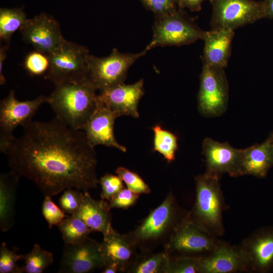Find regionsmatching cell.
<instances>
[{
    "instance_id": "1",
    "label": "cell",
    "mask_w": 273,
    "mask_h": 273,
    "mask_svg": "<svg viewBox=\"0 0 273 273\" xmlns=\"http://www.w3.org/2000/svg\"><path fill=\"white\" fill-rule=\"evenodd\" d=\"M23 128L21 136L0 148L11 170L32 181L44 196L69 188L85 192L97 188L96 153L83 130L56 117L32 121Z\"/></svg>"
},
{
    "instance_id": "2",
    "label": "cell",
    "mask_w": 273,
    "mask_h": 273,
    "mask_svg": "<svg viewBox=\"0 0 273 273\" xmlns=\"http://www.w3.org/2000/svg\"><path fill=\"white\" fill-rule=\"evenodd\" d=\"M55 85L48 103L56 117L72 129L83 130L98 107L96 89L85 79Z\"/></svg>"
},
{
    "instance_id": "3",
    "label": "cell",
    "mask_w": 273,
    "mask_h": 273,
    "mask_svg": "<svg viewBox=\"0 0 273 273\" xmlns=\"http://www.w3.org/2000/svg\"><path fill=\"white\" fill-rule=\"evenodd\" d=\"M219 178L206 173L195 178L196 197L188 215L215 236L224 232L222 211L224 202Z\"/></svg>"
},
{
    "instance_id": "4",
    "label": "cell",
    "mask_w": 273,
    "mask_h": 273,
    "mask_svg": "<svg viewBox=\"0 0 273 273\" xmlns=\"http://www.w3.org/2000/svg\"><path fill=\"white\" fill-rule=\"evenodd\" d=\"M153 35L145 49L165 46H181L203 39L202 30L181 10L155 16L152 27Z\"/></svg>"
},
{
    "instance_id": "5",
    "label": "cell",
    "mask_w": 273,
    "mask_h": 273,
    "mask_svg": "<svg viewBox=\"0 0 273 273\" xmlns=\"http://www.w3.org/2000/svg\"><path fill=\"white\" fill-rule=\"evenodd\" d=\"M147 52L122 53L114 48L106 57L89 54L85 79L100 91L123 83L130 66Z\"/></svg>"
},
{
    "instance_id": "6",
    "label": "cell",
    "mask_w": 273,
    "mask_h": 273,
    "mask_svg": "<svg viewBox=\"0 0 273 273\" xmlns=\"http://www.w3.org/2000/svg\"><path fill=\"white\" fill-rule=\"evenodd\" d=\"M89 55L85 47L65 39L49 54L50 68L44 77L54 84L84 80Z\"/></svg>"
},
{
    "instance_id": "7",
    "label": "cell",
    "mask_w": 273,
    "mask_h": 273,
    "mask_svg": "<svg viewBox=\"0 0 273 273\" xmlns=\"http://www.w3.org/2000/svg\"><path fill=\"white\" fill-rule=\"evenodd\" d=\"M215 237L187 215L172 229L164 250L170 256L208 253L219 243Z\"/></svg>"
},
{
    "instance_id": "8",
    "label": "cell",
    "mask_w": 273,
    "mask_h": 273,
    "mask_svg": "<svg viewBox=\"0 0 273 273\" xmlns=\"http://www.w3.org/2000/svg\"><path fill=\"white\" fill-rule=\"evenodd\" d=\"M211 29L234 30L263 18L265 13L263 1L212 0Z\"/></svg>"
},
{
    "instance_id": "9",
    "label": "cell",
    "mask_w": 273,
    "mask_h": 273,
    "mask_svg": "<svg viewBox=\"0 0 273 273\" xmlns=\"http://www.w3.org/2000/svg\"><path fill=\"white\" fill-rule=\"evenodd\" d=\"M228 97L224 69L203 63L197 97L199 112L207 117L221 115L226 108Z\"/></svg>"
},
{
    "instance_id": "10",
    "label": "cell",
    "mask_w": 273,
    "mask_h": 273,
    "mask_svg": "<svg viewBox=\"0 0 273 273\" xmlns=\"http://www.w3.org/2000/svg\"><path fill=\"white\" fill-rule=\"evenodd\" d=\"M48 101L49 96L44 95L21 101L16 98L15 91L11 90L0 103V147L14 136L13 131L18 126L24 127L32 121L39 108Z\"/></svg>"
},
{
    "instance_id": "11",
    "label": "cell",
    "mask_w": 273,
    "mask_h": 273,
    "mask_svg": "<svg viewBox=\"0 0 273 273\" xmlns=\"http://www.w3.org/2000/svg\"><path fill=\"white\" fill-rule=\"evenodd\" d=\"M176 216L174 199L171 193L145 218L130 235L138 247L155 243L172 230Z\"/></svg>"
},
{
    "instance_id": "12",
    "label": "cell",
    "mask_w": 273,
    "mask_h": 273,
    "mask_svg": "<svg viewBox=\"0 0 273 273\" xmlns=\"http://www.w3.org/2000/svg\"><path fill=\"white\" fill-rule=\"evenodd\" d=\"M19 30L26 43L47 54L58 48L65 39L58 22L44 13L27 18Z\"/></svg>"
},
{
    "instance_id": "13",
    "label": "cell",
    "mask_w": 273,
    "mask_h": 273,
    "mask_svg": "<svg viewBox=\"0 0 273 273\" xmlns=\"http://www.w3.org/2000/svg\"><path fill=\"white\" fill-rule=\"evenodd\" d=\"M100 243L87 237L76 244H64L59 273H87L104 267Z\"/></svg>"
},
{
    "instance_id": "14",
    "label": "cell",
    "mask_w": 273,
    "mask_h": 273,
    "mask_svg": "<svg viewBox=\"0 0 273 273\" xmlns=\"http://www.w3.org/2000/svg\"><path fill=\"white\" fill-rule=\"evenodd\" d=\"M144 94V80L142 79L133 84L123 82L101 90L97 95V101L117 118L129 116L138 118V104Z\"/></svg>"
},
{
    "instance_id": "15",
    "label": "cell",
    "mask_w": 273,
    "mask_h": 273,
    "mask_svg": "<svg viewBox=\"0 0 273 273\" xmlns=\"http://www.w3.org/2000/svg\"><path fill=\"white\" fill-rule=\"evenodd\" d=\"M206 170L210 175L220 178L225 173L238 176L242 149L232 147L228 143H220L206 138L202 144Z\"/></svg>"
},
{
    "instance_id": "16",
    "label": "cell",
    "mask_w": 273,
    "mask_h": 273,
    "mask_svg": "<svg viewBox=\"0 0 273 273\" xmlns=\"http://www.w3.org/2000/svg\"><path fill=\"white\" fill-rule=\"evenodd\" d=\"M137 247L130 234H120L111 225L103 235V240L100 243L105 266L114 264L119 272H127L139 256L136 251Z\"/></svg>"
},
{
    "instance_id": "17",
    "label": "cell",
    "mask_w": 273,
    "mask_h": 273,
    "mask_svg": "<svg viewBox=\"0 0 273 273\" xmlns=\"http://www.w3.org/2000/svg\"><path fill=\"white\" fill-rule=\"evenodd\" d=\"M240 247L249 270L267 273L273 270V226L256 231Z\"/></svg>"
},
{
    "instance_id": "18",
    "label": "cell",
    "mask_w": 273,
    "mask_h": 273,
    "mask_svg": "<svg viewBox=\"0 0 273 273\" xmlns=\"http://www.w3.org/2000/svg\"><path fill=\"white\" fill-rule=\"evenodd\" d=\"M200 273H231L249 270L240 247L219 242L207 255L199 256Z\"/></svg>"
},
{
    "instance_id": "19",
    "label": "cell",
    "mask_w": 273,
    "mask_h": 273,
    "mask_svg": "<svg viewBox=\"0 0 273 273\" xmlns=\"http://www.w3.org/2000/svg\"><path fill=\"white\" fill-rule=\"evenodd\" d=\"M116 118L109 109L98 102L96 110L83 129L93 147L103 145L126 152V148L118 143L114 135V124Z\"/></svg>"
},
{
    "instance_id": "20",
    "label": "cell",
    "mask_w": 273,
    "mask_h": 273,
    "mask_svg": "<svg viewBox=\"0 0 273 273\" xmlns=\"http://www.w3.org/2000/svg\"><path fill=\"white\" fill-rule=\"evenodd\" d=\"M234 30L225 28L205 31L202 61L211 66L224 69L231 56Z\"/></svg>"
},
{
    "instance_id": "21",
    "label": "cell",
    "mask_w": 273,
    "mask_h": 273,
    "mask_svg": "<svg viewBox=\"0 0 273 273\" xmlns=\"http://www.w3.org/2000/svg\"><path fill=\"white\" fill-rule=\"evenodd\" d=\"M273 166V141L268 138L261 144L242 149L239 176L265 177Z\"/></svg>"
},
{
    "instance_id": "22",
    "label": "cell",
    "mask_w": 273,
    "mask_h": 273,
    "mask_svg": "<svg viewBox=\"0 0 273 273\" xmlns=\"http://www.w3.org/2000/svg\"><path fill=\"white\" fill-rule=\"evenodd\" d=\"M83 203L74 214L82 220L94 232L105 234L111 225L112 216L109 203L94 199L88 191L83 192Z\"/></svg>"
},
{
    "instance_id": "23",
    "label": "cell",
    "mask_w": 273,
    "mask_h": 273,
    "mask_svg": "<svg viewBox=\"0 0 273 273\" xmlns=\"http://www.w3.org/2000/svg\"><path fill=\"white\" fill-rule=\"evenodd\" d=\"M20 178L12 170L0 176V229L3 232L10 230L15 223L16 192Z\"/></svg>"
},
{
    "instance_id": "24",
    "label": "cell",
    "mask_w": 273,
    "mask_h": 273,
    "mask_svg": "<svg viewBox=\"0 0 273 273\" xmlns=\"http://www.w3.org/2000/svg\"><path fill=\"white\" fill-rule=\"evenodd\" d=\"M170 261V256L165 250L138 256L127 272L169 273Z\"/></svg>"
},
{
    "instance_id": "25",
    "label": "cell",
    "mask_w": 273,
    "mask_h": 273,
    "mask_svg": "<svg viewBox=\"0 0 273 273\" xmlns=\"http://www.w3.org/2000/svg\"><path fill=\"white\" fill-rule=\"evenodd\" d=\"M64 244H76L85 240L94 231L80 218L68 215L57 225Z\"/></svg>"
},
{
    "instance_id": "26",
    "label": "cell",
    "mask_w": 273,
    "mask_h": 273,
    "mask_svg": "<svg viewBox=\"0 0 273 273\" xmlns=\"http://www.w3.org/2000/svg\"><path fill=\"white\" fill-rule=\"evenodd\" d=\"M22 8L0 9V38L9 43L12 35L20 29L27 19Z\"/></svg>"
},
{
    "instance_id": "27",
    "label": "cell",
    "mask_w": 273,
    "mask_h": 273,
    "mask_svg": "<svg viewBox=\"0 0 273 273\" xmlns=\"http://www.w3.org/2000/svg\"><path fill=\"white\" fill-rule=\"evenodd\" d=\"M154 131L153 150L159 152L168 163L174 160L177 149V138L170 131L158 124L152 127Z\"/></svg>"
},
{
    "instance_id": "28",
    "label": "cell",
    "mask_w": 273,
    "mask_h": 273,
    "mask_svg": "<svg viewBox=\"0 0 273 273\" xmlns=\"http://www.w3.org/2000/svg\"><path fill=\"white\" fill-rule=\"evenodd\" d=\"M24 265L21 266L22 273H42L53 263V254L35 244L31 251L23 256Z\"/></svg>"
},
{
    "instance_id": "29",
    "label": "cell",
    "mask_w": 273,
    "mask_h": 273,
    "mask_svg": "<svg viewBox=\"0 0 273 273\" xmlns=\"http://www.w3.org/2000/svg\"><path fill=\"white\" fill-rule=\"evenodd\" d=\"M50 65L49 54L36 50L28 54L23 63L25 70L34 76H44L49 71Z\"/></svg>"
},
{
    "instance_id": "30",
    "label": "cell",
    "mask_w": 273,
    "mask_h": 273,
    "mask_svg": "<svg viewBox=\"0 0 273 273\" xmlns=\"http://www.w3.org/2000/svg\"><path fill=\"white\" fill-rule=\"evenodd\" d=\"M115 172L131 191L140 195L151 192L149 186L136 173L124 167H118Z\"/></svg>"
},
{
    "instance_id": "31",
    "label": "cell",
    "mask_w": 273,
    "mask_h": 273,
    "mask_svg": "<svg viewBox=\"0 0 273 273\" xmlns=\"http://www.w3.org/2000/svg\"><path fill=\"white\" fill-rule=\"evenodd\" d=\"M84 199V193L80 191L69 188L64 191L60 197L59 202L60 208L69 215H74L80 209Z\"/></svg>"
},
{
    "instance_id": "32",
    "label": "cell",
    "mask_w": 273,
    "mask_h": 273,
    "mask_svg": "<svg viewBox=\"0 0 273 273\" xmlns=\"http://www.w3.org/2000/svg\"><path fill=\"white\" fill-rule=\"evenodd\" d=\"M199 256H170L169 273H200Z\"/></svg>"
},
{
    "instance_id": "33",
    "label": "cell",
    "mask_w": 273,
    "mask_h": 273,
    "mask_svg": "<svg viewBox=\"0 0 273 273\" xmlns=\"http://www.w3.org/2000/svg\"><path fill=\"white\" fill-rule=\"evenodd\" d=\"M23 256L10 250L6 243H2L0 247V272L22 273L21 267L17 263L22 260Z\"/></svg>"
},
{
    "instance_id": "34",
    "label": "cell",
    "mask_w": 273,
    "mask_h": 273,
    "mask_svg": "<svg viewBox=\"0 0 273 273\" xmlns=\"http://www.w3.org/2000/svg\"><path fill=\"white\" fill-rule=\"evenodd\" d=\"M122 179L118 175L106 173L99 180L102 188L101 199L109 201L121 190L124 188Z\"/></svg>"
},
{
    "instance_id": "35",
    "label": "cell",
    "mask_w": 273,
    "mask_h": 273,
    "mask_svg": "<svg viewBox=\"0 0 273 273\" xmlns=\"http://www.w3.org/2000/svg\"><path fill=\"white\" fill-rule=\"evenodd\" d=\"M42 213L50 229L58 225L68 215L52 200L50 196H45L42 204Z\"/></svg>"
},
{
    "instance_id": "36",
    "label": "cell",
    "mask_w": 273,
    "mask_h": 273,
    "mask_svg": "<svg viewBox=\"0 0 273 273\" xmlns=\"http://www.w3.org/2000/svg\"><path fill=\"white\" fill-rule=\"evenodd\" d=\"M140 194L128 188H123L109 202L110 208L128 209L134 205L139 199Z\"/></svg>"
},
{
    "instance_id": "37",
    "label": "cell",
    "mask_w": 273,
    "mask_h": 273,
    "mask_svg": "<svg viewBox=\"0 0 273 273\" xmlns=\"http://www.w3.org/2000/svg\"><path fill=\"white\" fill-rule=\"evenodd\" d=\"M143 6L155 16L170 13L177 10L175 0H140Z\"/></svg>"
},
{
    "instance_id": "38",
    "label": "cell",
    "mask_w": 273,
    "mask_h": 273,
    "mask_svg": "<svg viewBox=\"0 0 273 273\" xmlns=\"http://www.w3.org/2000/svg\"><path fill=\"white\" fill-rule=\"evenodd\" d=\"M206 1L210 2L212 0H175V2L179 10L188 9L194 12L200 11L202 3Z\"/></svg>"
},
{
    "instance_id": "39",
    "label": "cell",
    "mask_w": 273,
    "mask_h": 273,
    "mask_svg": "<svg viewBox=\"0 0 273 273\" xmlns=\"http://www.w3.org/2000/svg\"><path fill=\"white\" fill-rule=\"evenodd\" d=\"M9 48V44L1 46L0 48V84H4L6 79L3 74V67L4 61L7 57V52Z\"/></svg>"
},
{
    "instance_id": "40",
    "label": "cell",
    "mask_w": 273,
    "mask_h": 273,
    "mask_svg": "<svg viewBox=\"0 0 273 273\" xmlns=\"http://www.w3.org/2000/svg\"><path fill=\"white\" fill-rule=\"evenodd\" d=\"M265 18L273 19V0L263 1Z\"/></svg>"
},
{
    "instance_id": "41",
    "label": "cell",
    "mask_w": 273,
    "mask_h": 273,
    "mask_svg": "<svg viewBox=\"0 0 273 273\" xmlns=\"http://www.w3.org/2000/svg\"><path fill=\"white\" fill-rule=\"evenodd\" d=\"M103 273H116L119 271L118 267L114 264H108L104 267Z\"/></svg>"
},
{
    "instance_id": "42",
    "label": "cell",
    "mask_w": 273,
    "mask_h": 273,
    "mask_svg": "<svg viewBox=\"0 0 273 273\" xmlns=\"http://www.w3.org/2000/svg\"><path fill=\"white\" fill-rule=\"evenodd\" d=\"M269 138L273 141V132L271 134Z\"/></svg>"
}]
</instances>
